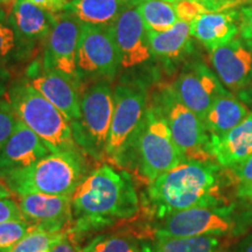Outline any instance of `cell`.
<instances>
[{"label":"cell","mask_w":252,"mask_h":252,"mask_svg":"<svg viewBox=\"0 0 252 252\" xmlns=\"http://www.w3.org/2000/svg\"><path fill=\"white\" fill-rule=\"evenodd\" d=\"M127 5V0H70L63 12L84 25L112 27Z\"/></svg>","instance_id":"603a6c76"},{"label":"cell","mask_w":252,"mask_h":252,"mask_svg":"<svg viewBox=\"0 0 252 252\" xmlns=\"http://www.w3.org/2000/svg\"><path fill=\"white\" fill-rule=\"evenodd\" d=\"M83 249L78 247L77 243V234L72 231V229H64L60 235V237L56 241L54 247L52 248L50 252H82Z\"/></svg>","instance_id":"1f68e13d"},{"label":"cell","mask_w":252,"mask_h":252,"mask_svg":"<svg viewBox=\"0 0 252 252\" xmlns=\"http://www.w3.org/2000/svg\"><path fill=\"white\" fill-rule=\"evenodd\" d=\"M70 228L77 235L98 231L139 212V197L131 174L109 163L94 169L72 195Z\"/></svg>","instance_id":"6da1fadb"},{"label":"cell","mask_w":252,"mask_h":252,"mask_svg":"<svg viewBox=\"0 0 252 252\" xmlns=\"http://www.w3.org/2000/svg\"><path fill=\"white\" fill-rule=\"evenodd\" d=\"M113 111L115 93L111 82H94L82 93L80 117L70 123L77 147L96 161L105 158Z\"/></svg>","instance_id":"8992f818"},{"label":"cell","mask_w":252,"mask_h":252,"mask_svg":"<svg viewBox=\"0 0 252 252\" xmlns=\"http://www.w3.org/2000/svg\"><path fill=\"white\" fill-rule=\"evenodd\" d=\"M34 48L35 46L25 41L9 25L7 17L0 18V67L7 68L14 63L26 61L33 54Z\"/></svg>","instance_id":"d4e9b609"},{"label":"cell","mask_w":252,"mask_h":252,"mask_svg":"<svg viewBox=\"0 0 252 252\" xmlns=\"http://www.w3.org/2000/svg\"><path fill=\"white\" fill-rule=\"evenodd\" d=\"M18 197L25 220L34 229L61 232L71 224L72 196L28 194Z\"/></svg>","instance_id":"2e32d148"},{"label":"cell","mask_w":252,"mask_h":252,"mask_svg":"<svg viewBox=\"0 0 252 252\" xmlns=\"http://www.w3.org/2000/svg\"><path fill=\"white\" fill-rule=\"evenodd\" d=\"M56 14L30 0H15L7 21L17 33L31 45L46 41L55 24Z\"/></svg>","instance_id":"d6986e66"},{"label":"cell","mask_w":252,"mask_h":252,"mask_svg":"<svg viewBox=\"0 0 252 252\" xmlns=\"http://www.w3.org/2000/svg\"><path fill=\"white\" fill-rule=\"evenodd\" d=\"M50 150L23 122L18 121L14 131L0 149V178L27 168L48 156Z\"/></svg>","instance_id":"e0dca14e"},{"label":"cell","mask_w":252,"mask_h":252,"mask_svg":"<svg viewBox=\"0 0 252 252\" xmlns=\"http://www.w3.org/2000/svg\"><path fill=\"white\" fill-rule=\"evenodd\" d=\"M150 102L165 118L173 140L186 160H214L212 139L202 119L179 99L172 84L158 87Z\"/></svg>","instance_id":"52a82bcc"},{"label":"cell","mask_w":252,"mask_h":252,"mask_svg":"<svg viewBox=\"0 0 252 252\" xmlns=\"http://www.w3.org/2000/svg\"><path fill=\"white\" fill-rule=\"evenodd\" d=\"M179 20L190 25L201 15L210 12L200 0H175L173 2Z\"/></svg>","instance_id":"f546056e"},{"label":"cell","mask_w":252,"mask_h":252,"mask_svg":"<svg viewBox=\"0 0 252 252\" xmlns=\"http://www.w3.org/2000/svg\"><path fill=\"white\" fill-rule=\"evenodd\" d=\"M210 62L220 81L230 93H242L251 87L252 46L241 35L210 52Z\"/></svg>","instance_id":"5bb4252c"},{"label":"cell","mask_w":252,"mask_h":252,"mask_svg":"<svg viewBox=\"0 0 252 252\" xmlns=\"http://www.w3.org/2000/svg\"><path fill=\"white\" fill-rule=\"evenodd\" d=\"M9 81H11V72L7 68L0 67V99L4 98L9 88Z\"/></svg>","instance_id":"74e56055"},{"label":"cell","mask_w":252,"mask_h":252,"mask_svg":"<svg viewBox=\"0 0 252 252\" xmlns=\"http://www.w3.org/2000/svg\"><path fill=\"white\" fill-rule=\"evenodd\" d=\"M13 193H12L11 189L8 188V186L6 185V182L4 181V179L0 178V198H5V197H12L13 196Z\"/></svg>","instance_id":"60d3db41"},{"label":"cell","mask_w":252,"mask_h":252,"mask_svg":"<svg viewBox=\"0 0 252 252\" xmlns=\"http://www.w3.org/2000/svg\"><path fill=\"white\" fill-rule=\"evenodd\" d=\"M83 24L67 12L56 14L55 24L46 40L42 67L68 77L82 87L77 72L78 43Z\"/></svg>","instance_id":"8fae6325"},{"label":"cell","mask_w":252,"mask_h":252,"mask_svg":"<svg viewBox=\"0 0 252 252\" xmlns=\"http://www.w3.org/2000/svg\"><path fill=\"white\" fill-rule=\"evenodd\" d=\"M249 113L247 104L228 91L213 103L204 116L203 124L210 138L222 137L241 124Z\"/></svg>","instance_id":"7402d4cb"},{"label":"cell","mask_w":252,"mask_h":252,"mask_svg":"<svg viewBox=\"0 0 252 252\" xmlns=\"http://www.w3.org/2000/svg\"><path fill=\"white\" fill-rule=\"evenodd\" d=\"M214 160L223 168H232L252 157V112L222 137L210 138Z\"/></svg>","instance_id":"ffe728a7"},{"label":"cell","mask_w":252,"mask_h":252,"mask_svg":"<svg viewBox=\"0 0 252 252\" xmlns=\"http://www.w3.org/2000/svg\"><path fill=\"white\" fill-rule=\"evenodd\" d=\"M15 0H0V5H6L11 4V2H14Z\"/></svg>","instance_id":"b9f144b4"},{"label":"cell","mask_w":252,"mask_h":252,"mask_svg":"<svg viewBox=\"0 0 252 252\" xmlns=\"http://www.w3.org/2000/svg\"><path fill=\"white\" fill-rule=\"evenodd\" d=\"M241 30V9L230 8L208 12L190 24V34L195 40L213 52L238 36Z\"/></svg>","instance_id":"ac0fdd59"},{"label":"cell","mask_w":252,"mask_h":252,"mask_svg":"<svg viewBox=\"0 0 252 252\" xmlns=\"http://www.w3.org/2000/svg\"><path fill=\"white\" fill-rule=\"evenodd\" d=\"M12 220H25L19 202L12 197L0 198V223Z\"/></svg>","instance_id":"836d02e7"},{"label":"cell","mask_w":252,"mask_h":252,"mask_svg":"<svg viewBox=\"0 0 252 252\" xmlns=\"http://www.w3.org/2000/svg\"><path fill=\"white\" fill-rule=\"evenodd\" d=\"M237 1H238L239 5H243V4H245V2L251 1V0H237Z\"/></svg>","instance_id":"ee69618b"},{"label":"cell","mask_w":252,"mask_h":252,"mask_svg":"<svg viewBox=\"0 0 252 252\" xmlns=\"http://www.w3.org/2000/svg\"><path fill=\"white\" fill-rule=\"evenodd\" d=\"M61 232H48L33 228L11 252H50Z\"/></svg>","instance_id":"83f0119b"},{"label":"cell","mask_w":252,"mask_h":252,"mask_svg":"<svg viewBox=\"0 0 252 252\" xmlns=\"http://www.w3.org/2000/svg\"><path fill=\"white\" fill-rule=\"evenodd\" d=\"M234 252H252V232L245 236V237L236 245Z\"/></svg>","instance_id":"f35d334b"},{"label":"cell","mask_w":252,"mask_h":252,"mask_svg":"<svg viewBox=\"0 0 252 252\" xmlns=\"http://www.w3.org/2000/svg\"><path fill=\"white\" fill-rule=\"evenodd\" d=\"M30 1L52 12V13L58 14L64 11L65 6L68 5L70 0H30Z\"/></svg>","instance_id":"d590c367"},{"label":"cell","mask_w":252,"mask_h":252,"mask_svg":"<svg viewBox=\"0 0 252 252\" xmlns=\"http://www.w3.org/2000/svg\"><path fill=\"white\" fill-rule=\"evenodd\" d=\"M153 59L173 64L185 60L193 52V36L190 25L179 20L171 30L165 32L147 31Z\"/></svg>","instance_id":"44dd1931"},{"label":"cell","mask_w":252,"mask_h":252,"mask_svg":"<svg viewBox=\"0 0 252 252\" xmlns=\"http://www.w3.org/2000/svg\"><path fill=\"white\" fill-rule=\"evenodd\" d=\"M179 99L202 119L220 96L228 93L209 65L201 61L187 63L172 84Z\"/></svg>","instance_id":"7c38bea8"},{"label":"cell","mask_w":252,"mask_h":252,"mask_svg":"<svg viewBox=\"0 0 252 252\" xmlns=\"http://www.w3.org/2000/svg\"><path fill=\"white\" fill-rule=\"evenodd\" d=\"M238 196L252 204V186L238 187Z\"/></svg>","instance_id":"ab89813d"},{"label":"cell","mask_w":252,"mask_h":252,"mask_svg":"<svg viewBox=\"0 0 252 252\" xmlns=\"http://www.w3.org/2000/svg\"><path fill=\"white\" fill-rule=\"evenodd\" d=\"M224 241L220 237L157 236L151 252H223Z\"/></svg>","instance_id":"cb8c5ba5"},{"label":"cell","mask_w":252,"mask_h":252,"mask_svg":"<svg viewBox=\"0 0 252 252\" xmlns=\"http://www.w3.org/2000/svg\"><path fill=\"white\" fill-rule=\"evenodd\" d=\"M229 171L235 181L238 184V187L252 186V157L239 165L229 168Z\"/></svg>","instance_id":"d6a6232c"},{"label":"cell","mask_w":252,"mask_h":252,"mask_svg":"<svg viewBox=\"0 0 252 252\" xmlns=\"http://www.w3.org/2000/svg\"><path fill=\"white\" fill-rule=\"evenodd\" d=\"M18 117L7 99H0V149L18 124Z\"/></svg>","instance_id":"4dcf8cb0"},{"label":"cell","mask_w":252,"mask_h":252,"mask_svg":"<svg viewBox=\"0 0 252 252\" xmlns=\"http://www.w3.org/2000/svg\"><path fill=\"white\" fill-rule=\"evenodd\" d=\"M82 252H139L137 242L126 235H99Z\"/></svg>","instance_id":"4316f807"},{"label":"cell","mask_w":252,"mask_h":252,"mask_svg":"<svg viewBox=\"0 0 252 252\" xmlns=\"http://www.w3.org/2000/svg\"><path fill=\"white\" fill-rule=\"evenodd\" d=\"M157 236L172 237H226L237 235L248 224L247 215L236 212L232 206L197 207L171 214L160 220Z\"/></svg>","instance_id":"9c48e42d"},{"label":"cell","mask_w":252,"mask_h":252,"mask_svg":"<svg viewBox=\"0 0 252 252\" xmlns=\"http://www.w3.org/2000/svg\"><path fill=\"white\" fill-rule=\"evenodd\" d=\"M28 84L61 111L69 123L80 117V88L59 72L47 70L41 62L32 63L26 71Z\"/></svg>","instance_id":"9a60e30c"},{"label":"cell","mask_w":252,"mask_h":252,"mask_svg":"<svg viewBox=\"0 0 252 252\" xmlns=\"http://www.w3.org/2000/svg\"><path fill=\"white\" fill-rule=\"evenodd\" d=\"M137 8L147 31H168L179 21L172 2L163 0H141Z\"/></svg>","instance_id":"484cf974"},{"label":"cell","mask_w":252,"mask_h":252,"mask_svg":"<svg viewBox=\"0 0 252 252\" xmlns=\"http://www.w3.org/2000/svg\"><path fill=\"white\" fill-rule=\"evenodd\" d=\"M5 17H6L5 11H4V9H2L1 7H0V18H5Z\"/></svg>","instance_id":"7bdbcfd3"},{"label":"cell","mask_w":252,"mask_h":252,"mask_svg":"<svg viewBox=\"0 0 252 252\" xmlns=\"http://www.w3.org/2000/svg\"><path fill=\"white\" fill-rule=\"evenodd\" d=\"M220 167L213 161L185 160L158 176L147 190L154 215L162 220L190 208L223 204Z\"/></svg>","instance_id":"7a4b0ae2"},{"label":"cell","mask_w":252,"mask_h":252,"mask_svg":"<svg viewBox=\"0 0 252 252\" xmlns=\"http://www.w3.org/2000/svg\"><path fill=\"white\" fill-rule=\"evenodd\" d=\"M32 229L33 226L26 220H12L0 223V252H11Z\"/></svg>","instance_id":"f1b7e54d"},{"label":"cell","mask_w":252,"mask_h":252,"mask_svg":"<svg viewBox=\"0 0 252 252\" xmlns=\"http://www.w3.org/2000/svg\"><path fill=\"white\" fill-rule=\"evenodd\" d=\"M173 140L165 118L152 103H149L144 124L134 146L133 162L149 182L185 161Z\"/></svg>","instance_id":"ba28073f"},{"label":"cell","mask_w":252,"mask_h":252,"mask_svg":"<svg viewBox=\"0 0 252 252\" xmlns=\"http://www.w3.org/2000/svg\"><path fill=\"white\" fill-rule=\"evenodd\" d=\"M121 69L125 71L145 67L153 59L147 30L137 6L128 4L112 26Z\"/></svg>","instance_id":"4fadbf2b"},{"label":"cell","mask_w":252,"mask_h":252,"mask_svg":"<svg viewBox=\"0 0 252 252\" xmlns=\"http://www.w3.org/2000/svg\"><path fill=\"white\" fill-rule=\"evenodd\" d=\"M87 175V165L81 151L52 152L4 181L17 196L28 194L72 196Z\"/></svg>","instance_id":"277c9868"},{"label":"cell","mask_w":252,"mask_h":252,"mask_svg":"<svg viewBox=\"0 0 252 252\" xmlns=\"http://www.w3.org/2000/svg\"><path fill=\"white\" fill-rule=\"evenodd\" d=\"M6 99L19 121L28 126L48 146L50 152L80 151L72 137L68 119L26 80L9 84Z\"/></svg>","instance_id":"3957f363"},{"label":"cell","mask_w":252,"mask_h":252,"mask_svg":"<svg viewBox=\"0 0 252 252\" xmlns=\"http://www.w3.org/2000/svg\"><path fill=\"white\" fill-rule=\"evenodd\" d=\"M210 12L224 11V9L237 8L239 4L237 0H200Z\"/></svg>","instance_id":"8d00e7d4"},{"label":"cell","mask_w":252,"mask_h":252,"mask_svg":"<svg viewBox=\"0 0 252 252\" xmlns=\"http://www.w3.org/2000/svg\"><path fill=\"white\" fill-rule=\"evenodd\" d=\"M239 34L252 46V2L241 9V30Z\"/></svg>","instance_id":"e575fe53"},{"label":"cell","mask_w":252,"mask_h":252,"mask_svg":"<svg viewBox=\"0 0 252 252\" xmlns=\"http://www.w3.org/2000/svg\"><path fill=\"white\" fill-rule=\"evenodd\" d=\"M115 111L110 127L105 158L113 165L128 167L149 109V93L141 81H124L113 88Z\"/></svg>","instance_id":"5b68a950"},{"label":"cell","mask_w":252,"mask_h":252,"mask_svg":"<svg viewBox=\"0 0 252 252\" xmlns=\"http://www.w3.org/2000/svg\"><path fill=\"white\" fill-rule=\"evenodd\" d=\"M250 88H251V90H252V84H251V87H250Z\"/></svg>","instance_id":"f6af8a7d"},{"label":"cell","mask_w":252,"mask_h":252,"mask_svg":"<svg viewBox=\"0 0 252 252\" xmlns=\"http://www.w3.org/2000/svg\"><path fill=\"white\" fill-rule=\"evenodd\" d=\"M119 71L121 62L112 27L83 24L77 52V72L81 83L112 82Z\"/></svg>","instance_id":"30bf717a"}]
</instances>
